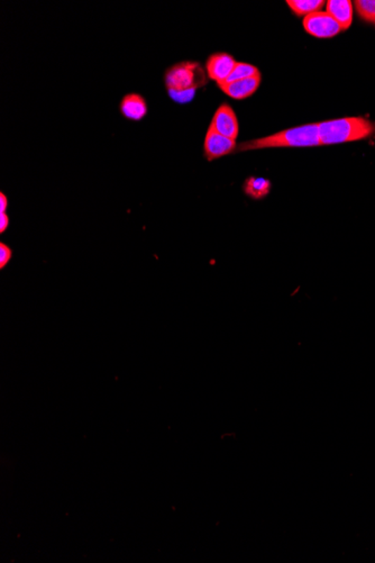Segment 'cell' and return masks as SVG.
Masks as SVG:
<instances>
[{"instance_id": "cell-14", "label": "cell", "mask_w": 375, "mask_h": 563, "mask_svg": "<svg viewBox=\"0 0 375 563\" xmlns=\"http://www.w3.org/2000/svg\"><path fill=\"white\" fill-rule=\"evenodd\" d=\"M354 4L361 18L367 22H375V0H357Z\"/></svg>"}, {"instance_id": "cell-7", "label": "cell", "mask_w": 375, "mask_h": 563, "mask_svg": "<svg viewBox=\"0 0 375 563\" xmlns=\"http://www.w3.org/2000/svg\"><path fill=\"white\" fill-rule=\"evenodd\" d=\"M210 125L219 134L224 135L226 138H232V140L237 138L239 125H238L237 116L230 105H221L218 110H216Z\"/></svg>"}, {"instance_id": "cell-12", "label": "cell", "mask_w": 375, "mask_h": 563, "mask_svg": "<svg viewBox=\"0 0 375 563\" xmlns=\"http://www.w3.org/2000/svg\"><path fill=\"white\" fill-rule=\"evenodd\" d=\"M289 7L298 16H308V15L320 11L325 1L322 0H288Z\"/></svg>"}, {"instance_id": "cell-1", "label": "cell", "mask_w": 375, "mask_h": 563, "mask_svg": "<svg viewBox=\"0 0 375 563\" xmlns=\"http://www.w3.org/2000/svg\"><path fill=\"white\" fill-rule=\"evenodd\" d=\"M166 91L178 104H189L207 84V75L198 62L185 61L169 67L164 75Z\"/></svg>"}, {"instance_id": "cell-16", "label": "cell", "mask_w": 375, "mask_h": 563, "mask_svg": "<svg viewBox=\"0 0 375 563\" xmlns=\"http://www.w3.org/2000/svg\"><path fill=\"white\" fill-rule=\"evenodd\" d=\"M9 223H11L9 216L6 213L0 214V233L1 234H4L7 231L9 227Z\"/></svg>"}, {"instance_id": "cell-13", "label": "cell", "mask_w": 375, "mask_h": 563, "mask_svg": "<svg viewBox=\"0 0 375 563\" xmlns=\"http://www.w3.org/2000/svg\"><path fill=\"white\" fill-rule=\"evenodd\" d=\"M260 71H258V67H255V65L244 63V62H237V65L234 67L232 75H230V78L227 79L226 82H237V80H243V79L253 78V77L260 76ZM226 82H224V84H226Z\"/></svg>"}, {"instance_id": "cell-9", "label": "cell", "mask_w": 375, "mask_h": 563, "mask_svg": "<svg viewBox=\"0 0 375 563\" xmlns=\"http://www.w3.org/2000/svg\"><path fill=\"white\" fill-rule=\"evenodd\" d=\"M119 110L121 115L126 119L138 122L143 119L147 114V104L143 96L138 93H129L121 99Z\"/></svg>"}, {"instance_id": "cell-10", "label": "cell", "mask_w": 375, "mask_h": 563, "mask_svg": "<svg viewBox=\"0 0 375 563\" xmlns=\"http://www.w3.org/2000/svg\"><path fill=\"white\" fill-rule=\"evenodd\" d=\"M327 13L338 22L343 31L350 28L353 22V5L350 0H329Z\"/></svg>"}, {"instance_id": "cell-11", "label": "cell", "mask_w": 375, "mask_h": 563, "mask_svg": "<svg viewBox=\"0 0 375 563\" xmlns=\"http://www.w3.org/2000/svg\"><path fill=\"white\" fill-rule=\"evenodd\" d=\"M271 181L262 177H249L244 183L243 190L254 200L265 198L271 191Z\"/></svg>"}, {"instance_id": "cell-8", "label": "cell", "mask_w": 375, "mask_h": 563, "mask_svg": "<svg viewBox=\"0 0 375 563\" xmlns=\"http://www.w3.org/2000/svg\"><path fill=\"white\" fill-rule=\"evenodd\" d=\"M261 84L260 76L253 77V78L243 79L237 82H226V84H219L221 88L227 96L230 98L241 101V99L249 98L254 95L255 91L258 89Z\"/></svg>"}, {"instance_id": "cell-3", "label": "cell", "mask_w": 375, "mask_h": 563, "mask_svg": "<svg viewBox=\"0 0 375 563\" xmlns=\"http://www.w3.org/2000/svg\"><path fill=\"white\" fill-rule=\"evenodd\" d=\"M375 124L363 117H348L320 123V145L346 143L370 138Z\"/></svg>"}, {"instance_id": "cell-17", "label": "cell", "mask_w": 375, "mask_h": 563, "mask_svg": "<svg viewBox=\"0 0 375 563\" xmlns=\"http://www.w3.org/2000/svg\"><path fill=\"white\" fill-rule=\"evenodd\" d=\"M7 208H8V198H7L5 193L1 191V193H0V214L6 213Z\"/></svg>"}, {"instance_id": "cell-4", "label": "cell", "mask_w": 375, "mask_h": 563, "mask_svg": "<svg viewBox=\"0 0 375 563\" xmlns=\"http://www.w3.org/2000/svg\"><path fill=\"white\" fill-rule=\"evenodd\" d=\"M303 27L307 33L318 39H331L343 31L338 22L327 11H316L303 18Z\"/></svg>"}, {"instance_id": "cell-5", "label": "cell", "mask_w": 375, "mask_h": 563, "mask_svg": "<svg viewBox=\"0 0 375 563\" xmlns=\"http://www.w3.org/2000/svg\"><path fill=\"white\" fill-rule=\"evenodd\" d=\"M237 150L236 140L219 134L211 125L204 138V153L208 161L217 160L219 157L232 155Z\"/></svg>"}, {"instance_id": "cell-15", "label": "cell", "mask_w": 375, "mask_h": 563, "mask_svg": "<svg viewBox=\"0 0 375 563\" xmlns=\"http://www.w3.org/2000/svg\"><path fill=\"white\" fill-rule=\"evenodd\" d=\"M13 259V250L7 244L0 243V269H5Z\"/></svg>"}, {"instance_id": "cell-2", "label": "cell", "mask_w": 375, "mask_h": 563, "mask_svg": "<svg viewBox=\"0 0 375 563\" xmlns=\"http://www.w3.org/2000/svg\"><path fill=\"white\" fill-rule=\"evenodd\" d=\"M320 123L307 124L284 129L266 138H255L239 144L237 151L273 149V148H311L320 146Z\"/></svg>"}, {"instance_id": "cell-6", "label": "cell", "mask_w": 375, "mask_h": 563, "mask_svg": "<svg viewBox=\"0 0 375 563\" xmlns=\"http://www.w3.org/2000/svg\"><path fill=\"white\" fill-rule=\"evenodd\" d=\"M237 65V62L232 56L227 53L211 54L206 63V72L208 78L211 79L217 84H221L226 82L227 79L230 78L234 67Z\"/></svg>"}]
</instances>
